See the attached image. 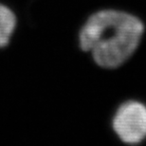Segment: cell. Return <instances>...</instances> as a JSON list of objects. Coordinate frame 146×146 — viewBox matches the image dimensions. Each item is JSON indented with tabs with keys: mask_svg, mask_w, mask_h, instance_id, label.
<instances>
[{
	"mask_svg": "<svg viewBox=\"0 0 146 146\" xmlns=\"http://www.w3.org/2000/svg\"><path fill=\"white\" fill-rule=\"evenodd\" d=\"M15 27V14L5 5L0 4V48L8 46Z\"/></svg>",
	"mask_w": 146,
	"mask_h": 146,
	"instance_id": "obj_3",
	"label": "cell"
},
{
	"mask_svg": "<svg viewBox=\"0 0 146 146\" xmlns=\"http://www.w3.org/2000/svg\"><path fill=\"white\" fill-rule=\"evenodd\" d=\"M144 25L138 17L117 10L99 11L87 19L79 34L82 50L91 52L104 68H117L138 48Z\"/></svg>",
	"mask_w": 146,
	"mask_h": 146,
	"instance_id": "obj_1",
	"label": "cell"
},
{
	"mask_svg": "<svg viewBox=\"0 0 146 146\" xmlns=\"http://www.w3.org/2000/svg\"><path fill=\"white\" fill-rule=\"evenodd\" d=\"M112 126L122 142L141 143L146 139V106L138 101L122 104L114 115Z\"/></svg>",
	"mask_w": 146,
	"mask_h": 146,
	"instance_id": "obj_2",
	"label": "cell"
}]
</instances>
